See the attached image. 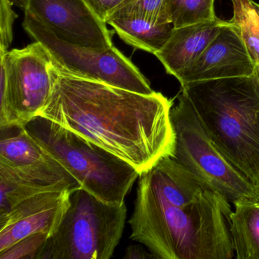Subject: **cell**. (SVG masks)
<instances>
[{
    "label": "cell",
    "mask_w": 259,
    "mask_h": 259,
    "mask_svg": "<svg viewBox=\"0 0 259 259\" xmlns=\"http://www.w3.org/2000/svg\"><path fill=\"white\" fill-rule=\"evenodd\" d=\"M172 106L159 92L142 95L80 78L55 63L52 92L38 116L99 145L141 174L174 154Z\"/></svg>",
    "instance_id": "cell-1"
},
{
    "label": "cell",
    "mask_w": 259,
    "mask_h": 259,
    "mask_svg": "<svg viewBox=\"0 0 259 259\" xmlns=\"http://www.w3.org/2000/svg\"><path fill=\"white\" fill-rule=\"evenodd\" d=\"M131 239L160 259L235 257L230 201L186 170L151 183L139 176Z\"/></svg>",
    "instance_id": "cell-2"
},
{
    "label": "cell",
    "mask_w": 259,
    "mask_h": 259,
    "mask_svg": "<svg viewBox=\"0 0 259 259\" xmlns=\"http://www.w3.org/2000/svg\"><path fill=\"white\" fill-rule=\"evenodd\" d=\"M221 152L259 189V76L221 78L182 86Z\"/></svg>",
    "instance_id": "cell-3"
},
{
    "label": "cell",
    "mask_w": 259,
    "mask_h": 259,
    "mask_svg": "<svg viewBox=\"0 0 259 259\" xmlns=\"http://www.w3.org/2000/svg\"><path fill=\"white\" fill-rule=\"evenodd\" d=\"M27 133L98 199L124 204L140 174L117 156L41 116L25 124Z\"/></svg>",
    "instance_id": "cell-4"
},
{
    "label": "cell",
    "mask_w": 259,
    "mask_h": 259,
    "mask_svg": "<svg viewBox=\"0 0 259 259\" xmlns=\"http://www.w3.org/2000/svg\"><path fill=\"white\" fill-rule=\"evenodd\" d=\"M125 203L113 205L79 188L72 191L58 230L39 259H109L125 227Z\"/></svg>",
    "instance_id": "cell-5"
},
{
    "label": "cell",
    "mask_w": 259,
    "mask_h": 259,
    "mask_svg": "<svg viewBox=\"0 0 259 259\" xmlns=\"http://www.w3.org/2000/svg\"><path fill=\"white\" fill-rule=\"evenodd\" d=\"M175 133L171 157L210 190L230 202L259 198V189L221 152L201 123L192 103L181 90L170 112Z\"/></svg>",
    "instance_id": "cell-6"
},
{
    "label": "cell",
    "mask_w": 259,
    "mask_h": 259,
    "mask_svg": "<svg viewBox=\"0 0 259 259\" xmlns=\"http://www.w3.org/2000/svg\"><path fill=\"white\" fill-rule=\"evenodd\" d=\"M0 127L25 126L51 96L55 63L35 41L22 49H0Z\"/></svg>",
    "instance_id": "cell-7"
},
{
    "label": "cell",
    "mask_w": 259,
    "mask_h": 259,
    "mask_svg": "<svg viewBox=\"0 0 259 259\" xmlns=\"http://www.w3.org/2000/svg\"><path fill=\"white\" fill-rule=\"evenodd\" d=\"M23 27L64 72L142 95L155 92L131 60L114 46L96 49L68 43L28 13H25Z\"/></svg>",
    "instance_id": "cell-8"
},
{
    "label": "cell",
    "mask_w": 259,
    "mask_h": 259,
    "mask_svg": "<svg viewBox=\"0 0 259 259\" xmlns=\"http://www.w3.org/2000/svg\"><path fill=\"white\" fill-rule=\"evenodd\" d=\"M24 13L37 18L59 38L96 49L111 48L112 34L85 0H19Z\"/></svg>",
    "instance_id": "cell-9"
},
{
    "label": "cell",
    "mask_w": 259,
    "mask_h": 259,
    "mask_svg": "<svg viewBox=\"0 0 259 259\" xmlns=\"http://www.w3.org/2000/svg\"><path fill=\"white\" fill-rule=\"evenodd\" d=\"M257 70L237 27L228 23L202 54L176 78L181 86L196 81L249 76Z\"/></svg>",
    "instance_id": "cell-10"
},
{
    "label": "cell",
    "mask_w": 259,
    "mask_h": 259,
    "mask_svg": "<svg viewBox=\"0 0 259 259\" xmlns=\"http://www.w3.org/2000/svg\"><path fill=\"white\" fill-rule=\"evenodd\" d=\"M71 191L39 194L0 215V251L36 233L52 236L69 204Z\"/></svg>",
    "instance_id": "cell-11"
},
{
    "label": "cell",
    "mask_w": 259,
    "mask_h": 259,
    "mask_svg": "<svg viewBox=\"0 0 259 259\" xmlns=\"http://www.w3.org/2000/svg\"><path fill=\"white\" fill-rule=\"evenodd\" d=\"M79 188L78 181L63 166L12 167L0 163V215L39 194L72 192Z\"/></svg>",
    "instance_id": "cell-12"
},
{
    "label": "cell",
    "mask_w": 259,
    "mask_h": 259,
    "mask_svg": "<svg viewBox=\"0 0 259 259\" xmlns=\"http://www.w3.org/2000/svg\"><path fill=\"white\" fill-rule=\"evenodd\" d=\"M228 22L221 19L174 28L168 41L156 57L166 72L177 77L193 63Z\"/></svg>",
    "instance_id": "cell-13"
},
{
    "label": "cell",
    "mask_w": 259,
    "mask_h": 259,
    "mask_svg": "<svg viewBox=\"0 0 259 259\" xmlns=\"http://www.w3.org/2000/svg\"><path fill=\"white\" fill-rule=\"evenodd\" d=\"M230 231L235 257L259 259V198L233 203Z\"/></svg>",
    "instance_id": "cell-14"
},
{
    "label": "cell",
    "mask_w": 259,
    "mask_h": 259,
    "mask_svg": "<svg viewBox=\"0 0 259 259\" xmlns=\"http://www.w3.org/2000/svg\"><path fill=\"white\" fill-rule=\"evenodd\" d=\"M127 45L155 55L166 45L174 31L172 23H153L143 18L122 16L107 22Z\"/></svg>",
    "instance_id": "cell-15"
},
{
    "label": "cell",
    "mask_w": 259,
    "mask_h": 259,
    "mask_svg": "<svg viewBox=\"0 0 259 259\" xmlns=\"http://www.w3.org/2000/svg\"><path fill=\"white\" fill-rule=\"evenodd\" d=\"M231 23L237 27L254 64L259 67V14L252 0H231Z\"/></svg>",
    "instance_id": "cell-16"
},
{
    "label": "cell",
    "mask_w": 259,
    "mask_h": 259,
    "mask_svg": "<svg viewBox=\"0 0 259 259\" xmlns=\"http://www.w3.org/2000/svg\"><path fill=\"white\" fill-rule=\"evenodd\" d=\"M214 0H171V22L174 28H181L218 19Z\"/></svg>",
    "instance_id": "cell-17"
},
{
    "label": "cell",
    "mask_w": 259,
    "mask_h": 259,
    "mask_svg": "<svg viewBox=\"0 0 259 259\" xmlns=\"http://www.w3.org/2000/svg\"><path fill=\"white\" fill-rule=\"evenodd\" d=\"M170 2L171 0H134L116 10L107 22L115 18L135 16L143 18L157 25L172 23Z\"/></svg>",
    "instance_id": "cell-18"
},
{
    "label": "cell",
    "mask_w": 259,
    "mask_h": 259,
    "mask_svg": "<svg viewBox=\"0 0 259 259\" xmlns=\"http://www.w3.org/2000/svg\"><path fill=\"white\" fill-rule=\"evenodd\" d=\"M51 236L46 233L30 235L0 251V259H39Z\"/></svg>",
    "instance_id": "cell-19"
},
{
    "label": "cell",
    "mask_w": 259,
    "mask_h": 259,
    "mask_svg": "<svg viewBox=\"0 0 259 259\" xmlns=\"http://www.w3.org/2000/svg\"><path fill=\"white\" fill-rule=\"evenodd\" d=\"M11 0H1L0 5V49L7 51L13 39V27L18 17Z\"/></svg>",
    "instance_id": "cell-20"
},
{
    "label": "cell",
    "mask_w": 259,
    "mask_h": 259,
    "mask_svg": "<svg viewBox=\"0 0 259 259\" xmlns=\"http://www.w3.org/2000/svg\"><path fill=\"white\" fill-rule=\"evenodd\" d=\"M95 14L101 20L107 23L109 18L124 6L134 0H85Z\"/></svg>",
    "instance_id": "cell-21"
},
{
    "label": "cell",
    "mask_w": 259,
    "mask_h": 259,
    "mask_svg": "<svg viewBox=\"0 0 259 259\" xmlns=\"http://www.w3.org/2000/svg\"><path fill=\"white\" fill-rule=\"evenodd\" d=\"M124 258L126 259H146L154 257L152 253H148L142 247L137 245H130L125 250Z\"/></svg>",
    "instance_id": "cell-22"
},
{
    "label": "cell",
    "mask_w": 259,
    "mask_h": 259,
    "mask_svg": "<svg viewBox=\"0 0 259 259\" xmlns=\"http://www.w3.org/2000/svg\"><path fill=\"white\" fill-rule=\"evenodd\" d=\"M257 74H258V76H259V67H257Z\"/></svg>",
    "instance_id": "cell-23"
}]
</instances>
